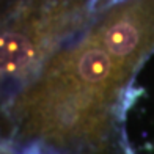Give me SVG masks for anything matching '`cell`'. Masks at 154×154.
Here are the masks:
<instances>
[{"label":"cell","instance_id":"3","mask_svg":"<svg viewBox=\"0 0 154 154\" xmlns=\"http://www.w3.org/2000/svg\"><path fill=\"white\" fill-rule=\"evenodd\" d=\"M2 154H51V152L33 145H17V143L8 142V140H3Z\"/></svg>","mask_w":154,"mask_h":154},{"label":"cell","instance_id":"2","mask_svg":"<svg viewBox=\"0 0 154 154\" xmlns=\"http://www.w3.org/2000/svg\"><path fill=\"white\" fill-rule=\"evenodd\" d=\"M83 0H27L2 33V80L11 97L87 20Z\"/></svg>","mask_w":154,"mask_h":154},{"label":"cell","instance_id":"1","mask_svg":"<svg viewBox=\"0 0 154 154\" xmlns=\"http://www.w3.org/2000/svg\"><path fill=\"white\" fill-rule=\"evenodd\" d=\"M152 52L154 0L107 6L6 99L3 140L51 154H128L124 112Z\"/></svg>","mask_w":154,"mask_h":154}]
</instances>
